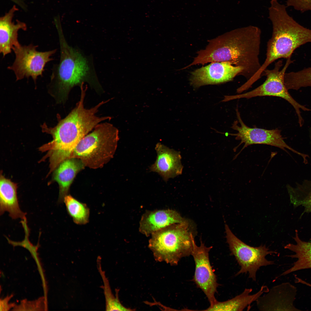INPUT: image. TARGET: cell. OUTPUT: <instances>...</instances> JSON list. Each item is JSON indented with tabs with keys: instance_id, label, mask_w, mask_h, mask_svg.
<instances>
[{
	"instance_id": "cell-8",
	"label": "cell",
	"mask_w": 311,
	"mask_h": 311,
	"mask_svg": "<svg viewBox=\"0 0 311 311\" xmlns=\"http://www.w3.org/2000/svg\"><path fill=\"white\" fill-rule=\"evenodd\" d=\"M37 47L32 44L20 45L13 49L15 59L8 69L14 72L16 80L31 77L36 81L38 76H42L46 64L53 60L51 56L56 49L39 52L37 50Z\"/></svg>"
},
{
	"instance_id": "cell-19",
	"label": "cell",
	"mask_w": 311,
	"mask_h": 311,
	"mask_svg": "<svg viewBox=\"0 0 311 311\" xmlns=\"http://www.w3.org/2000/svg\"><path fill=\"white\" fill-rule=\"evenodd\" d=\"M293 238L295 242V244H288L285 248L294 253L288 257L297 259L291 268L284 272L280 276L285 275L301 270L311 268V242L304 241L300 239L297 230H295Z\"/></svg>"
},
{
	"instance_id": "cell-7",
	"label": "cell",
	"mask_w": 311,
	"mask_h": 311,
	"mask_svg": "<svg viewBox=\"0 0 311 311\" xmlns=\"http://www.w3.org/2000/svg\"><path fill=\"white\" fill-rule=\"evenodd\" d=\"M225 230L231 255L234 256L240 267L236 276L248 273L249 278L256 281L257 272L260 267L274 264V261L266 259V256L276 252L270 251L265 245L253 247L246 244L233 234L226 224Z\"/></svg>"
},
{
	"instance_id": "cell-21",
	"label": "cell",
	"mask_w": 311,
	"mask_h": 311,
	"mask_svg": "<svg viewBox=\"0 0 311 311\" xmlns=\"http://www.w3.org/2000/svg\"><path fill=\"white\" fill-rule=\"evenodd\" d=\"M97 265L103 283V289L105 298L106 310L127 311L132 310L123 306L120 302L117 295L115 297L112 293L109 280L105 272L102 269L101 258L100 257H98L97 259Z\"/></svg>"
},
{
	"instance_id": "cell-10",
	"label": "cell",
	"mask_w": 311,
	"mask_h": 311,
	"mask_svg": "<svg viewBox=\"0 0 311 311\" xmlns=\"http://www.w3.org/2000/svg\"><path fill=\"white\" fill-rule=\"evenodd\" d=\"M212 248L206 246L201 240L200 245L198 246L194 240L191 254L195 266L193 280L206 296L210 305L217 301L215 295L219 285L209 259V252Z\"/></svg>"
},
{
	"instance_id": "cell-24",
	"label": "cell",
	"mask_w": 311,
	"mask_h": 311,
	"mask_svg": "<svg viewBox=\"0 0 311 311\" xmlns=\"http://www.w3.org/2000/svg\"><path fill=\"white\" fill-rule=\"evenodd\" d=\"M12 296L11 295L9 296H7L3 300H1L0 307L1 310H7L10 309L12 306H14V304H9L8 302L12 297Z\"/></svg>"
},
{
	"instance_id": "cell-5",
	"label": "cell",
	"mask_w": 311,
	"mask_h": 311,
	"mask_svg": "<svg viewBox=\"0 0 311 311\" xmlns=\"http://www.w3.org/2000/svg\"><path fill=\"white\" fill-rule=\"evenodd\" d=\"M119 139L118 130L113 125L99 124L80 141L69 158L79 159L90 168H101L113 158Z\"/></svg>"
},
{
	"instance_id": "cell-18",
	"label": "cell",
	"mask_w": 311,
	"mask_h": 311,
	"mask_svg": "<svg viewBox=\"0 0 311 311\" xmlns=\"http://www.w3.org/2000/svg\"><path fill=\"white\" fill-rule=\"evenodd\" d=\"M269 290L267 286L263 285L257 293L251 295L252 289L245 288L240 294L225 301H217L205 310L243 311L247 307H249L252 303L256 301L263 294L267 293Z\"/></svg>"
},
{
	"instance_id": "cell-23",
	"label": "cell",
	"mask_w": 311,
	"mask_h": 311,
	"mask_svg": "<svg viewBox=\"0 0 311 311\" xmlns=\"http://www.w3.org/2000/svg\"><path fill=\"white\" fill-rule=\"evenodd\" d=\"M286 2L287 6L302 12L311 11V0H286Z\"/></svg>"
},
{
	"instance_id": "cell-26",
	"label": "cell",
	"mask_w": 311,
	"mask_h": 311,
	"mask_svg": "<svg viewBox=\"0 0 311 311\" xmlns=\"http://www.w3.org/2000/svg\"><path fill=\"white\" fill-rule=\"evenodd\" d=\"M305 284L306 285H308V286H309V287H311V284H310V283H308V282H305Z\"/></svg>"
},
{
	"instance_id": "cell-22",
	"label": "cell",
	"mask_w": 311,
	"mask_h": 311,
	"mask_svg": "<svg viewBox=\"0 0 311 311\" xmlns=\"http://www.w3.org/2000/svg\"><path fill=\"white\" fill-rule=\"evenodd\" d=\"M45 302L44 298H40L37 300L32 302L27 301L25 300H23L20 305L16 306L14 308L16 310L18 309L17 310H33V306L34 310H43H43L45 308L41 306H41V304H45Z\"/></svg>"
},
{
	"instance_id": "cell-4",
	"label": "cell",
	"mask_w": 311,
	"mask_h": 311,
	"mask_svg": "<svg viewBox=\"0 0 311 311\" xmlns=\"http://www.w3.org/2000/svg\"><path fill=\"white\" fill-rule=\"evenodd\" d=\"M194 229L187 219L152 234L148 247L156 261L174 266L183 258L191 255L194 239Z\"/></svg>"
},
{
	"instance_id": "cell-2",
	"label": "cell",
	"mask_w": 311,
	"mask_h": 311,
	"mask_svg": "<svg viewBox=\"0 0 311 311\" xmlns=\"http://www.w3.org/2000/svg\"><path fill=\"white\" fill-rule=\"evenodd\" d=\"M80 87L79 100L76 106L64 119L54 127L42 126L43 131L50 134L53 139L40 147L39 150L46 152L43 157L48 159L49 164L56 167L69 158L72 151L80 141L100 122L110 120L108 116L100 117L96 114L99 108L109 100L102 101L89 109L84 107V101L87 87Z\"/></svg>"
},
{
	"instance_id": "cell-20",
	"label": "cell",
	"mask_w": 311,
	"mask_h": 311,
	"mask_svg": "<svg viewBox=\"0 0 311 311\" xmlns=\"http://www.w3.org/2000/svg\"><path fill=\"white\" fill-rule=\"evenodd\" d=\"M63 202L68 214L75 224L84 225L89 222L90 209L85 203L69 194L65 197Z\"/></svg>"
},
{
	"instance_id": "cell-6",
	"label": "cell",
	"mask_w": 311,
	"mask_h": 311,
	"mask_svg": "<svg viewBox=\"0 0 311 311\" xmlns=\"http://www.w3.org/2000/svg\"><path fill=\"white\" fill-rule=\"evenodd\" d=\"M283 67L282 60H278L275 63L272 69H266L262 76H266L265 81L260 86L255 89L246 93L231 96H225L222 100L226 102L234 99L245 98L247 99L257 96H272L281 98L288 102L294 108L298 119V122L300 127L302 126L304 123V120L301 114V110L311 111V109L301 105L296 101L289 93L284 83V76L287 69L289 65L293 62L291 57L287 59Z\"/></svg>"
},
{
	"instance_id": "cell-9",
	"label": "cell",
	"mask_w": 311,
	"mask_h": 311,
	"mask_svg": "<svg viewBox=\"0 0 311 311\" xmlns=\"http://www.w3.org/2000/svg\"><path fill=\"white\" fill-rule=\"evenodd\" d=\"M238 120L235 121L232 128L237 131L236 133H229V135L235 136V139L240 142L236 147V150L242 144L243 146L236 156L245 148L254 144H264L275 147L287 151L288 149L301 156L302 158L305 154L293 149L289 146L285 141L281 134V131L278 129L267 130L256 128H250L243 122L240 116L238 109H236Z\"/></svg>"
},
{
	"instance_id": "cell-15",
	"label": "cell",
	"mask_w": 311,
	"mask_h": 311,
	"mask_svg": "<svg viewBox=\"0 0 311 311\" xmlns=\"http://www.w3.org/2000/svg\"><path fill=\"white\" fill-rule=\"evenodd\" d=\"M17 8L14 5L0 19V53L3 57L10 53L14 47L20 44L18 40V32L22 29L26 30V24L19 20L15 23L12 21Z\"/></svg>"
},
{
	"instance_id": "cell-11",
	"label": "cell",
	"mask_w": 311,
	"mask_h": 311,
	"mask_svg": "<svg viewBox=\"0 0 311 311\" xmlns=\"http://www.w3.org/2000/svg\"><path fill=\"white\" fill-rule=\"evenodd\" d=\"M243 69L227 62H212L196 70L191 73L190 83L195 88L224 83L232 81L240 75Z\"/></svg>"
},
{
	"instance_id": "cell-14",
	"label": "cell",
	"mask_w": 311,
	"mask_h": 311,
	"mask_svg": "<svg viewBox=\"0 0 311 311\" xmlns=\"http://www.w3.org/2000/svg\"><path fill=\"white\" fill-rule=\"evenodd\" d=\"M187 220L177 211L172 209L148 210L141 217L139 231L140 233L148 237L165 227L183 223Z\"/></svg>"
},
{
	"instance_id": "cell-17",
	"label": "cell",
	"mask_w": 311,
	"mask_h": 311,
	"mask_svg": "<svg viewBox=\"0 0 311 311\" xmlns=\"http://www.w3.org/2000/svg\"><path fill=\"white\" fill-rule=\"evenodd\" d=\"M17 184L1 174L0 177V214L6 212L13 219L26 218V213L19 207L17 196Z\"/></svg>"
},
{
	"instance_id": "cell-13",
	"label": "cell",
	"mask_w": 311,
	"mask_h": 311,
	"mask_svg": "<svg viewBox=\"0 0 311 311\" xmlns=\"http://www.w3.org/2000/svg\"><path fill=\"white\" fill-rule=\"evenodd\" d=\"M157 157L149 167L150 171L158 173L165 182L182 174L183 166L180 152L160 143L156 145Z\"/></svg>"
},
{
	"instance_id": "cell-3",
	"label": "cell",
	"mask_w": 311,
	"mask_h": 311,
	"mask_svg": "<svg viewBox=\"0 0 311 311\" xmlns=\"http://www.w3.org/2000/svg\"><path fill=\"white\" fill-rule=\"evenodd\" d=\"M56 28L60 59L59 63L53 67L50 86L57 102L65 101L73 88L80 87L85 83L97 89L101 88L92 59L68 43L61 26Z\"/></svg>"
},
{
	"instance_id": "cell-25",
	"label": "cell",
	"mask_w": 311,
	"mask_h": 311,
	"mask_svg": "<svg viewBox=\"0 0 311 311\" xmlns=\"http://www.w3.org/2000/svg\"><path fill=\"white\" fill-rule=\"evenodd\" d=\"M309 135L310 139V143H311V127L309 129Z\"/></svg>"
},
{
	"instance_id": "cell-12",
	"label": "cell",
	"mask_w": 311,
	"mask_h": 311,
	"mask_svg": "<svg viewBox=\"0 0 311 311\" xmlns=\"http://www.w3.org/2000/svg\"><path fill=\"white\" fill-rule=\"evenodd\" d=\"M297 289L289 282L272 287L257 300L256 305L260 311H299L294 305Z\"/></svg>"
},
{
	"instance_id": "cell-16",
	"label": "cell",
	"mask_w": 311,
	"mask_h": 311,
	"mask_svg": "<svg viewBox=\"0 0 311 311\" xmlns=\"http://www.w3.org/2000/svg\"><path fill=\"white\" fill-rule=\"evenodd\" d=\"M85 167L82 161L76 158L67 159L54 171L53 180L59 186L58 203L63 202L68 195L71 185L77 174Z\"/></svg>"
},
{
	"instance_id": "cell-1",
	"label": "cell",
	"mask_w": 311,
	"mask_h": 311,
	"mask_svg": "<svg viewBox=\"0 0 311 311\" xmlns=\"http://www.w3.org/2000/svg\"><path fill=\"white\" fill-rule=\"evenodd\" d=\"M261 31L256 26L239 28L212 39L198 52L192 64L227 62L241 67V75L247 80L259 70Z\"/></svg>"
}]
</instances>
